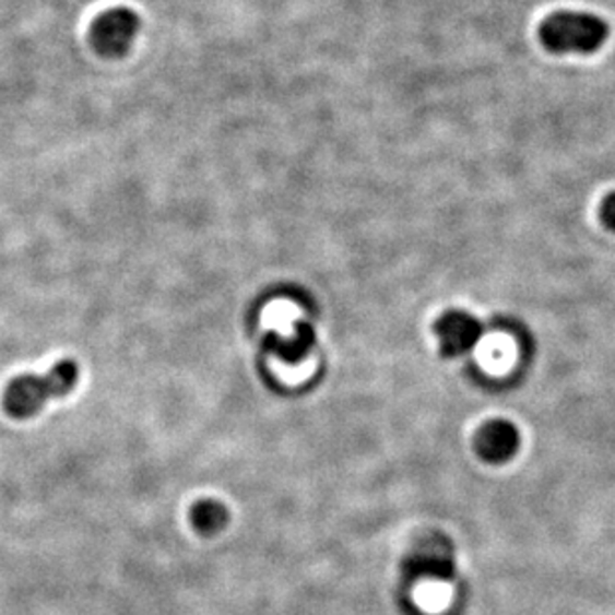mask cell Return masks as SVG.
I'll return each mask as SVG.
<instances>
[{
    "label": "cell",
    "instance_id": "4",
    "mask_svg": "<svg viewBox=\"0 0 615 615\" xmlns=\"http://www.w3.org/2000/svg\"><path fill=\"white\" fill-rule=\"evenodd\" d=\"M404 570L409 576H413L414 580H421V582L448 583L454 578V571H457V559H454L452 546L445 537L423 540L411 552Z\"/></svg>",
    "mask_w": 615,
    "mask_h": 615
},
{
    "label": "cell",
    "instance_id": "5",
    "mask_svg": "<svg viewBox=\"0 0 615 615\" xmlns=\"http://www.w3.org/2000/svg\"><path fill=\"white\" fill-rule=\"evenodd\" d=\"M482 324L464 311H448L437 324L440 348L447 357H459L481 343Z\"/></svg>",
    "mask_w": 615,
    "mask_h": 615
},
{
    "label": "cell",
    "instance_id": "1",
    "mask_svg": "<svg viewBox=\"0 0 615 615\" xmlns=\"http://www.w3.org/2000/svg\"><path fill=\"white\" fill-rule=\"evenodd\" d=\"M79 382V367L72 360H60L46 375H23L9 382L4 409L14 418L38 413L46 401L64 397Z\"/></svg>",
    "mask_w": 615,
    "mask_h": 615
},
{
    "label": "cell",
    "instance_id": "3",
    "mask_svg": "<svg viewBox=\"0 0 615 615\" xmlns=\"http://www.w3.org/2000/svg\"><path fill=\"white\" fill-rule=\"evenodd\" d=\"M140 28V19L130 9H110L90 26V43L102 57H122Z\"/></svg>",
    "mask_w": 615,
    "mask_h": 615
},
{
    "label": "cell",
    "instance_id": "7",
    "mask_svg": "<svg viewBox=\"0 0 615 615\" xmlns=\"http://www.w3.org/2000/svg\"><path fill=\"white\" fill-rule=\"evenodd\" d=\"M314 341V329H311L309 324H295V331H293L292 336H285V339L280 336V339H275V351H277V355H280L283 360L297 363V360H301V358L309 353Z\"/></svg>",
    "mask_w": 615,
    "mask_h": 615
},
{
    "label": "cell",
    "instance_id": "6",
    "mask_svg": "<svg viewBox=\"0 0 615 615\" xmlns=\"http://www.w3.org/2000/svg\"><path fill=\"white\" fill-rule=\"evenodd\" d=\"M476 447H478L482 459L500 464V462L512 459L518 452L520 433L512 423L498 418L482 428Z\"/></svg>",
    "mask_w": 615,
    "mask_h": 615
},
{
    "label": "cell",
    "instance_id": "9",
    "mask_svg": "<svg viewBox=\"0 0 615 615\" xmlns=\"http://www.w3.org/2000/svg\"><path fill=\"white\" fill-rule=\"evenodd\" d=\"M448 598H450L448 583L421 582L418 592H416V602L428 612L442 610L448 604Z\"/></svg>",
    "mask_w": 615,
    "mask_h": 615
},
{
    "label": "cell",
    "instance_id": "2",
    "mask_svg": "<svg viewBox=\"0 0 615 615\" xmlns=\"http://www.w3.org/2000/svg\"><path fill=\"white\" fill-rule=\"evenodd\" d=\"M610 36L607 24L588 12H556L540 26V40L552 52L590 55Z\"/></svg>",
    "mask_w": 615,
    "mask_h": 615
},
{
    "label": "cell",
    "instance_id": "8",
    "mask_svg": "<svg viewBox=\"0 0 615 615\" xmlns=\"http://www.w3.org/2000/svg\"><path fill=\"white\" fill-rule=\"evenodd\" d=\"M191 522L203 534H213L220 528H224L227 522V510L224 504L215 502V500H202L196 504L191 510Z\"/></svg>",
    "mask_w": 615,
    "mask_h": 615
},
{
    "label": "cell",
    "instance_id": "10",
    "mask_svg": "<svg viewBox=\"0 0 615 615\" xmlns=\"http://www.w3.org/2000/svg\"><path fill=\"white\" fill-rule=\"evenodd\" d=\"M602 222L615 232V193H610L602 203Z\"/></svg>",
    "mask_w": 615,
    "mask_h": 615
}]
</instances>
